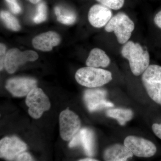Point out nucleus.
Here are the masks:
<instances>
[{
  "label": "nucleus",
  "mask_w": 161,
  "mask_h": 161,
  "mask_svg": "<svg viewBox=\"0 0 161 161\" xmlns=\"http://www.w3.org/2000/svg\"><path fill=\"white\" fill-rule=\"evenodd\" d=\"M110 9L118 10L123 6L125 0H96Z\"/></svg>",
  "instance_id": "obj_21"
},
{
  "label": "nucleus",
  "mask_w": 161,
  "mask_h": 161,
  "mask_svg": "<svg viewBox=\"0 0 161 161\" xmlns=\"http://www.w3.org/2000/svg\"><path fill=\"white\" fill-rule=\"evenodd\" d=\"M106 115L108 117L116 119L121 125H124L132 119L133 113L132 110L129 109L115 108L108 110Z\"/></svg>",
  "instance_id": "obj_17"
},
{
  "label": "nucleus",
  "mask_w": 161,
  "mask_h": 161,
  "mask_svg": "<svg viewBox=\"0 0 161 161\" xmlns=\"http://www.w3.org/2000/svg\"><path fill=\"white\" fill-rule=\"evenodd\" d=\"M121 53L129 60L130 69L135 76L142 75L150 66V54L139 43L128 41L123 47Z\"/></svg>",
  "instance_id": "obj_1"
},
{
  "label": "nucleus",
  "mask_w": 161,
  "mask_h": 161,
  "mask_svg": "<svg viewBox=\"0 0 161 161\" xmlns=\"http://www.w3.org/2000/svg\"><path fill=\"white\" fill-rule=\"evenodd\" d=\"M26 105L29 107L28 113L34 119L40 118L43 112L50 108L49 98L43 90L37 87L26 95Z\"/></svg>",
  "instance_id": "obj_5"
},
{
  "label": "nucleus",
  "mask_w": 161,
  "mask_h": 161,
  "mask_svg": "<svg viewBox=\"0 0 161 161\" xmlns=\"http://www.w3.org/2000/svg\"><path fill=\"white\" fill-rule=\"evenodd\" d=\"M75 78L80 85L93 88L109 83L112 80V76L111 72L107 70L87 66L78 69Z\"/></svg>",
  "instance_id": "obj_2"
},
{
  "label": "nucleus",
  "mask_w": 161,
  "mask_h": 161,
  "mask_svg": "<svg viewBox=\"0 0 161 161\" xmlns=\"http://www.w3.org/2000/svg\"><path fill=\"white\" fill-rule=\"evenodd\" d=\"M112 16L111 9L102 4H96L90 8L88 19L92 26L96 28H101L106 26Z\"/></svg>",
  "instance_id": "obj_13"
},
{
  "label": "nucleus",
  "mask_w": 161,
  "mask_h": 161,
  "mask_svg": "<svg viewBox=\"0 0 161 161\" xmlns=\"http://www.w3.org/2000/svg\"><path fill=\"white\" fill-rule=\"evenodd\" d=\"M6 47L3 43L0 44V69L1 70L4 67L5 58L6 54Z\"/></svg>",
  "instance_id": "obj_23"
},
{
  "label": "nucleus",
  "mask_w": 161,
  "mask_h": 161,
  "mask_svg": "<svg viewBox=\"0 0 161 161\" xmlns=\"http://www.w3.org/2000/svg\"><path fill=\"white\" fill-rule=\"evenodd\" d=\"M37 87V81L33 78L27 77H17L7 80L6 89L15 97L26 96Z\"/></svg>",
  "instance_id": "obj_11"
},
{
  "label": "nucleus",
  "mask_w": 161,
  "mask_h": 161,
  "mask_svg": "<svg viewBox=\"0 0 161 161\" xmlns=\"http://www.w3.org/2000/svg\"><path fill=\"white\" fill-rule=\"evenodd\" d=\"M78 161H99L95 159H93L92 158H86L81 159L80 160Z\"/></svg>",
  "instance_id": "obj_27"
},
{
  "label": "nucleus",
  "mask_w": 161,
  "mask_h": 161,
  "mask_svg": "<svg viewBox=\"0 0 161 161\" xmlns=\"http://www.w3.org/2000/svg\"><path fill=\"white\" fill-rule=\"evenodd\" d=\"M80 145L87 155L93 156L95 154V134L91 129L87 128L80 129L70 142L69 147L74 148Z\"/></svg>",
  "instance_id": "obj_12"
},
{
  "label": "nucleus",
  "mask_w": 161,
  "mask_h": 161,
  "mask_svg": "<svg viewBox=\"0 0 161 161\" xmlns=\"http://www.w3.org/2000/svg\"><path fill=\"white\" fill-rule=\"evenodd\" d=\"M47 18V7L45 3H41L38 5L37 13L34 17L33 21L36 23L44 22Z\"/></svg>",
  "instance_id": "obj_20"
},
{
  "label": "nucleus",
  "mask_w": 161,
  "mask_h": 161,
  "mask_svg": "<svg viewBox=\"0 0 161 161\" xmlns=\"http://www.w3.org/2000/svg\"><path fill=\"white\" fill-rule=\"evenodd\" d=\"M154 23L156 25L161 29V10L155 15Z\"/></svg>",
  "instance_id": "obj_26"
},
{
  "label": "nucleus",
  "mask_w": 161,
  "mask_h": 161,
  "mask_svg": "<svg viewBox=\"0 0 161 161\" xmlns=\"http://www.w3.org/2000/svg\"><path fill=\"white\" fill-rule=\"evenodd\" d=\"M54 10L58 22L64 25H72L77 20V16L73 12L61 9L59 6H56Z\"/></svg>",
  "instance_id": "obj_18"
},
{
  "label": "nucleus",
  "mask_w": 161,
  "mask_h": 161,
  "mask_svg": "<svg viewBox=\"0 0 161 161\" xmlns=\"http://www.w3.org/2000/svg\"><path fill=\"white\" fill-rule=\"evenodd\" d=\"M16 161H35L31 155L28 153H21L17 158Z\"/></svg>",
  "instance_id": "obj_24"
},
{
  "label": "nucleus",
  "mask_w": 161,
  "mask_h": 161,
  "mask_svg": "<svg viewBox=\"0 0 161 161\" xmlns=\"http://www.w3.org/2000/svg\"><path fill=\"white\" fill-rule=\"evenodd\" d=\"M135 28V24L124 13H119L112 17L105 26L108 32H114L118 43L125 44L129 41Z\"/></svg>",
  "instance_id": "obj_3"
},
{
  "label": "nucleus",
  "mask_w": 161,
  "mask_h": 161,
  "mask_svg": "<svg viewBox=\"0 0 161 161\" xmlns=\"http://www.w3.org/2000/svg\"><path fill=\"white\" fill-rule=\"evenodd\" d=\"M26 149V144L16 136H7L0 141L1 158L7 160H13Z\"/></svg>",
  "instance_id": "obj_10"
},
{
  "label": "nucleus",
  "mask_w": 161,
  "mask_h": 161,
  "mask_svg": "<svg viewBox=\"0 0 161 161\" xmlns=\"http://www.w3.org/2000/svg\"><path fill=\"white\" fill-rule=\"evenodd\" d=\"M110 58L105 52L100 48H95L91 50L87 59V66L91 67L105 68L109 65Z\"/></svg>",
  "instance_id": "obj_16"
},
{
  "label": "nucleus",
  "mask_w": 161,
  "mask_h": 161,
  "mask_svg": "<svg viewBox=\"0 0 161 161\" xmlns=\"http://www.w3.org/2000/svg\"><path fill=\"white\" fill-rule=\"evenodd\" d=\"M60 132L64 141H71L80 130L81 121L79 116L69 109L64 110L59 116Z\"/></svg>",
  "instance_id": "obj_6"
},
{
  "label": "nucleus",
  "mask_w": 161,
  "mask_h": 161,
  "mask_svg": "<svg viewBox=\"0 0 161 161\" xmlns=\"http://www.w3.org/2000/svg\"><path fill=\"white\" fill-rule=\"evenodd\" d=\"M61 40L60 36L54 31H47L35 37L32 40V45L36 49L43 52L50 51L57 46Z\"/></svg>",
  "instance_id": "obj_14"
},
{
  "label": "nucleus",
  "mask_w": 161,
  "mask_h": 161,
  "mask_svg": "<svg viewBox=\"0 0 161 161\" xmlns=\"http://www.w3.org/2000/svg\"><path fill=\"white\" fill-rule=\"evenodd\" d=\"M152 130L156 136L161 140V124H153Z\"/></svg>",
  "instance_id": "obj_25"
},
{
  "label": "nucleus",
  "mask_w": 161,
  "mask_h": 161,
  "mask_svg": "<svg viewBox=\"0 0 161 161\" xmlns=\"http://www.w3.org/2000/svg\"><path fill=\"white\" fill-rule=\"evenodd\" d=\"M124 145L133 155L139 157H151L157 152L156 147L151 141L134 136L126 137Z\"/></svg>",
  "instance_id": "obj_8"
},
{
  "label": "nucleus",
  "mask_w": 161,
  "mask_h": 161,
  "mask_svg": "<svg viewBox=\"0 0 161 161\" xmlns=\"http://www.w3.org/2000/svg\"><path fill=\"white\" fill-rule=\"evenodd\" d=\"M142 79L149 97L161 105V66L150 65L142 75Z\"/></svg>",
  "instance_id": "obj_4"
},
{
  "label": "nucleus",
  "mask_w": 161,
  "mask_h": 161,
  "mask_svg": "<svg viewBox=\"0 0 161 161\" xmlns=\"http://www.w3.org/2000/svg\"><path fill=\"white\" fill-rule=\"evenodd\" d=\"M133 154L125 145L114 144L107 148L103 153L105 161H126Z\"/></svg>",
  "instance_id": "obj_15"
},
{
  "label": "nucleus",
  "mask_w": 161,
  "mask_h": 161,
  "mask_svg": "<svg viewBox=\"0 0 161 161\" xmlns=\"http://www.w3.org/2000/svg\"><path fill=\"white\" fill-rule=\"evenodd\" d=\"M8 4L9 9L14 14H19L21 12L22 9L18 3L17 0H5Z\"/></svg>",
  "instance_id": "obj_22"
},
{
  "label": "nucleus",
  "mask_w": 161,
  "mask_h": 161,
  "mask_svg": "<svg viewBox=\"0 0 161 161\" xmlns=\"http://www.w3.org/2000/svg\"><path fill=\"white\" fill-rule=\"evenodd\" d=\"M38 58V54L33 51L22 52L18 48H12L6 53L4 67L9 74H13L21 65L26 62L34 61Z\"/></svg>",
  "instance_id": "obj_7"
},
{
  "label": "nucleus",
  "mask_w": 161,
  "mask_h": 161,
  "mask_svg": "<svg viewBox=\"0 0 161 161\" xmlns=\"http://www.w3.org/2000/svg\"><path fill=\"white\" fill-rule=\"evenodd\" d=\"M28 1L33 4H37V3H40L41 0H28Z\"/></svg>",
  "instance_id": "obj_28"
},
{
  "label": "nucleus",
  "mask_w": 161,
  "mask_h": 161,
  "mask_svg": "<svg viewBox=\"0 0 161 161\" xmlns=\"http://www.w3.org/2000/svg\"><path fill=\"white\" fill-rule=\"evenodd\" d=\"M0 16L1 19L7 28L14 31H19V30L21 27L17 19L9 12L2 11Z\"/></svg>",
  "instance_id": "obj_19"
},
{
  "label": "nucleus",
  "mask_w": 161,
  "mask_h": 161,
  "mask_svg": "<svg viewBox=\"0 0 161 161\" xmlns=\"http://www.w3.org/2000/svg\"><path fill=\"white\" fill-rule=\"evenodd\" d=\"M107 92L103 89H92L85 91L83 99L90 112H94L114 107V104L107 100Z\"/></svg>",
  "instance_id": "obj_9"
}]
</instances>
